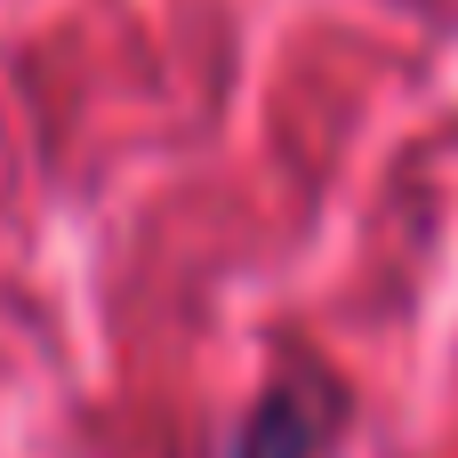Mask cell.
<instances>
[{"label": "cell", "instance_id": "obj_1", "mask_svg": "<svg viewBox=\"0 0 458 458\" xmlns=\"http://www.w3.org/2000/svg\"><path fill=\"white\" fill-rule=\"evenodd\" d=\"M338 435V394L322 378H282L250 427H242V458H322Z\"/></svg>", "mask_w": 458, "mask_h": 458}]
</instances>
